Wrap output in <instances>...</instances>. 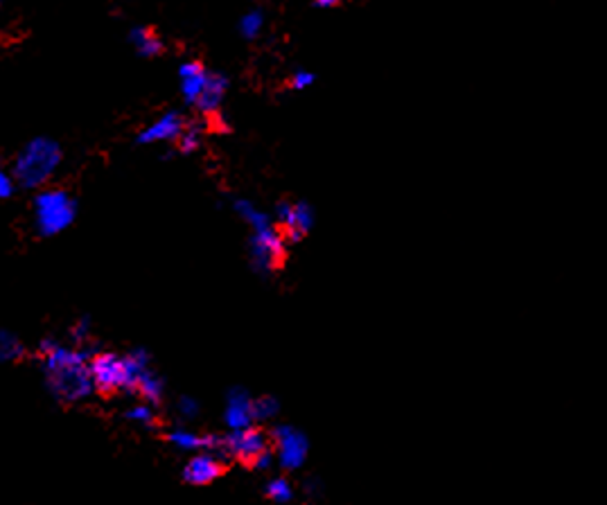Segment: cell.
Wrapping results in <instances>:
<instances>
[{"instance_id": "1", "label": "cell", "mask_w": 607, "mask_h": 505, "mask_svg": "<svg viewBox=\"0 0 607 505\" xmlns=\"http://www.w3.org/2000/svg\"><path fill=\"white\" fill-rule=\"evenodd\" d=\"M39 352L43 359L48 388L57 400L64 404H77L93 392L89 354L84 350H70L55 341H43Z\"/></svg>"}, {"instance_id": "2", "label": "cell", "mask_w": 607, "mask_h": 505, "mask_svg": "<svg viewBox=\"0 0 607 505\" xmlns=\"http://www.w3.org/2000/svg\"><path fill=\"white\" fill-rule=\"evenodd\" d=\"M144 368H150V352L143 347L131 350L127 357H120L115 352H95L89 359L93 391L105 400L120 392H134L136 379Z\"/></svg>"}, {"instance_id": "3", "label": "cell", "mask_w": 607, "mask_h": 505, "mask_svg": "<svg viewBox=\"0 0 607 505\" xmlns=\"http://www.w3.org/2000/svg\"><path fill=\"white\" fill-rule=\"evenodd\" d=\"M61 163L59 143L51 138H35L26 144L14 165V181L26 190L41 188Z\"/></svg>"}, {"instance_id": "4", "label": "cell", "mask_w": 607, "mask_h": 505, "mask_svg": "<svg viewBox=\"0 0 607 505\" xmlns=\"http://www.w3.org/2000/svg\"><path fill=\"white\" fill-rule=\"evenodd\" d=\"M77 217V201L66 190H45L35 198V223L41 237L61 233Z\"/></svg>"}, {"instance_id": "5", "label": "cell", "mask_w": 607, "mask_h": 505, "mask_svg": "<svg viewBox=\"0 0 607 505\" xmlns=\"http://www.w3.org/2000/svg\"><path fill=\"white\" fill-rule=\"evenodd\" d=\"M249 258L251 267L258 276H271L283 267L284 258H287V242L280 233L278 223L271 221L262 229L251 230Z\"/></svg>"}, {"instance_id": "6", "label": "cell", "mask_w": 607, "mask_h": 505, "mask_svg": "<svg viewBox=\"0 0 607 505\" xmlns=\"http://www.w3.org/2000/svg\"><path fill=\"white\" fill-rule=\"evenodd\" d=\"M222 438H224L226 456L242 462L249 470H253V465L258 462V458L262 456L264 451L274 449L269 433L255 424L245 426V429H229V433Z\"/></svg>"}, {"instance_id": "7", "label": "cell", "mask_w": 607, "mask_h": 505, "mask_svg": "<svg viewBox=\"0 0 607 505\" xmlns=\"http://www.w3.org/2000/svg\"><path fill=\"white\" fill-rule=\"evenodd\" d=\"M271 447L278 465L287 471L300 470L309 456V440L300 429L292 424H276L269 431Z\"/></svg>"}, {"instance_id": "8", "label": "cell", "mask_w": 607, "mask_h": 505, "mask_svg": "<svg viewBox=\"0 0 607 505\" xmlns=\"http://www.w3.org/2000/svg\"><path fill=\"white\" fill-rule=\"evenodd\" d=\"M276 223L287 244H299L314 229V208L307 201H280L276 208Z\"/></svg>"}, {"instance_id": "9", "label": "cell", "mask_w": 607, "mask_h": 505, "mask_svg": "<svg viewBox=\"0 0 607 505\" xmlns=\"http://www.w3.org/2000/svg\"><path fill=\"white\" fill-rule=\"evenodd\" d=\"M229 465L226 461H222L220 456H214L210 451H204V454H197V456L190 458L183 467V481L188 486L194 487H206L210 483L220 481L222 476L226 474Z\"/></svg>"}, {"instance_id": "10", "label": "cell", "mask_w": 607, "mask_h": 505, "mask_svg": "<svg viewBox=\"0 0 607 505\" xmlns=\"http://www.w3.org/2000/svg\"><path fill=\"white\" fill-rule=\"evenodd\" d=\"M188 118H185L181 111H167V113L160 115L156 122H152L150 127H144L138 134L136 143L138 144H154V143H175L181 136V131L185 129Z\"/></svg>"}, {"instance_id": "11", "label": "cell", "mask_w": 607, "mask_h": 505, "mask_svg": "<svg viewBox=\"0 0 607 505\" xmlns=\"http://www.w3.org/2000/svg\"><path fill=\"white\" fill-rule=\"evenodd\" d=\"M251 395L246 388H230L226 392V408H224V422L229 429H245V426L255 424L253 416H251Z\"/></svg>"}, {"instance_id": "12", "label": "cell", "mask_w": 607, "mask_h": 505, "mask_svg": "<svg viewBox=\"0 0 607 505\" xmlns=\"http://www.w3.org/2000/svg\"><path fill=\"white\" fill-rule=\"evenodd\" d=\"M229 77L224 73H210L208 70V80H206L204 90L197 97L194 106L197 111L204 115H217L220 113L222 105H224L226 93H229Z\"/></svg>"}, {"instance_id": "13", "label": "cell", "mask_w": 607, "mask_h": 505, "mask_svg": "<svg viewBox=\"0 0 607 505\" xmlns=\"http://www.w3.org/2000/svg\"><path fill=\"white\" fill-rule=\"evenodd\" d=\"M206 80H208V68L201 61L192 59L179 66V82H181V95L188 105L194 106L197 97L204 90Z\"/></svg>"}, {"instance_id": "14", "label": "cell", "mask_w": 607, "mask_h": 505, "mask_svg": "<svg viewBox=\"0 0 607 505\" xmlns=\"http://www.w3.org/2000/svg\"><path fill=\"white\" fill-rule=\"evenodd\" d=\"M134 395L143 397L144 401H150V404H154V407H160V404H163L165 382L159 375H156L154 370H152V366L144 368V370L138 375L136 386H134Z\"/></svg>"}, {"instance_id": "15", "label": "cell", "mask_w": 607, "mask_h": 505, "mask_svg": "<svg viewBox=\"0 0 607 505\" xmlns=\"http://www.w3.org/2000/svg\"><path fill=\"white\" fill-rule=\"evenodd\" d=\"M129 41L134 43L136 52H138L140 57L163 55V50H165L163 39L159 36V32L147 27V25H138V27H134L129 35Z\"/></svg>"}, {"instance_id": "16", "label": "cell", "mask_w": 607, "mask_h": 505, "mask_svg": "<svg viewBox=\"0 0 607 505\" xmlns=\"http://www.w3.org/2000/svg\"><path fill=\"white\" fill-rule=\"evenodd\" d=\"M278 413H280V401L276 400L274 395L253 397V401H251V416H253L255 424H262V422L274 420Z\"/></svg>"}, {"instance_id": "17", "label": "cell", "mask_w": 607, "mask_h": 505, "mask_svg": "<svg viewBox=\"0 0 607 505\" xmlns=\"http://www.w3.org/2000/svg\"><path fill=\"white\" fill-rule=\"evenodd\" d=\"M175 143H176V152H179V154H194V152L201 147V143H204V129H201L199 124L188 122L185 124V129L181 131V136L175 140Z\"/></svg>"}, {"instance_id": "18", "label": "cell", "mask_w": 607, "mask_h": 505, "mask_svg": "<svg viewBox=\"0 0 607 505\" xmlns=\"http://www.w3.org/2000/svg\"><path fill=\"white\" fill-rule=\"evenodd\" d=\"M27 352L23 343L14 337V334L0 330V361H20L26 359Z\"/></svg>"}, {"instance_id": "19", "label": "cell", "mask_w": 607, "mask_h": 505, "mask_svg": "<svg viewBox=\"0 0 607 505\" xmlns=\"http://www.w3.org/2000/svg\"><path fill=\"white\" fill-rule=\"evenodd\" d=\"M264 496H267L271 503L284 505L294 499V487H292V483H289L284 476H278V478H271V481L267 483V487H264Z\"/></svg>"}, {"instance_id": "20", "label": "cell", "mask_w": 607, "mask_h": 505, "mask_svg": "<svg viewBox=\"0 0 607 505\" xmlns=\"http://www.w3.org/2000/svg\"><path fill=\"white\" fill-rule=\"evenodd\" d=\"M262 27H264V14L260 10L246 12V14L239 19V35L245 36L246 41L258 39Z\"/></svg>"}, {"instance_id": "21", "label": "cell", "mask_w": 607, "mask_h": 505, "mask_svg": "<svg viewBox=\"0 0 607 505\" xmlns=\"http://www.w3.org/2000/svg\"><path fill=\"white\" fill-rule=\"evenodd\" d=\"M125 416L129 417V420L140 422V424H144V426H156V413L152 411L150 407H134V408H129Z\"/></svg>"}, {"instance_id": "22", "label": "cell", "mask_w": 607, "mask_h": 505, "mask_svg": "<svg viewBox=\"0 0 607 505\" xmlns=\"http://www.w3.org/2000/svg\"><path fill=\"white\" fill-rule=\"evenodd\" d=\"M199 401L194 400V397H181L179 400V416L185 417V420H194V417L199 416Z\"/></svg>"}, {"instance_id": "23", "label": "cell", "mask_w": 607, "mask_h": 505, "mask_svg": "<svg viewBox=\"0 0 607 505\" xmlns=\"http://www.w3.org/2000/svg\"><path fill=\"white\" fill-rule=\"evenodd\" d=\"M314 82H316V77H314V73H309V70H296V73L292 74V89L296 90H305L307 86H312Z\"/></svg>"}, {"instance_id": "24", "label": "cell", "mask_w": 607, "mask_h": 505, "mask_svg": "<svg viewBox=\"0 0 607 505\" xmlns=\"http://www.w3.org/2000/svg\"><path fill=\"white\" fill-rule=\"evenodd\" d=\"M14 194V181L5 172H0V198H10Z\"/></svg>"}, {"instance_id": "25", "label": "cell", "mask_w": 607, "mask_h": 505, "mask_svg": "<svg viewBox=\"0 0 607 505\" xmlns=\"http://www.w3.org/2000/svg\"><path fill=\"white\" fill-rule=\"evenodd\" d=\"M316 10H334L339 5V0H312Z\"/></svg>"}]
</instances>
